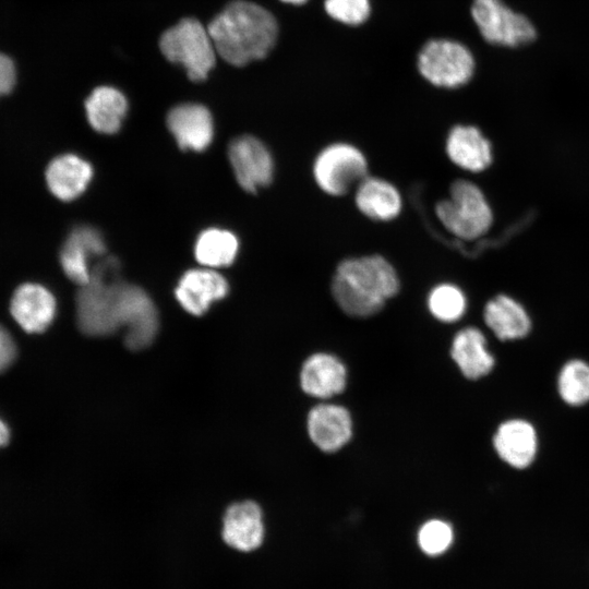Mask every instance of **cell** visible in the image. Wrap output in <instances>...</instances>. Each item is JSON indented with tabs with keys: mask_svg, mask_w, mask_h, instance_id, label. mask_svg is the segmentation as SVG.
<instances>
[{
	"mask_svg": "<svg viewBox=\"0 0 589 589\" xmlns=\"http://www.w3.org/2000/svg\"><path fill=\"white\" fill-rule=\"evenodd\" d=\"M206 27L217 56L238 68L267 57L278 37L274 14L248 0L229 2Z\"/></svg>",
	"mask_w": 589,
	"mask_h": 589,
	"instance_id": "cell-1",
	"label": "cell"
},
{
	"mask_svg": "<svg viewBox=\"0 0 589 589\" xmlns=\"http://www.w3.org/2000/svg\"><path fill=\"white\" fill-rule=\"evenodd\" d=\"M399 277L388 260L378 254L341 261L330 290L338 306L353 317L376 314L399 290Z\"/></svg>",
	"mask_w": 589,
	"mask_h": 589,
	"instance_id": "cell-2",
	"label": "cell"
},
{
	"mask_svg": "<svg viewBox=\"0 0 589 589\" xmlns=\"http://www.w3.org/2000/svg\"><path fill=\"white\" fill-rule=\"evenodd\" d=\"M124 283L119 262L111 256L100 257L92 267L88 283L76 293V321L88 336H108L120 329L119 309Z\"/></svg>",
	"mask_w": 589,
	"mask_h": 589,
	"instance_id": "cell-3",
	"label": "cell"
},
{
	"mask_svg": "<svg viewBox=\"0 0 589 589\" xmlns=\"http://www.w3.org/2000/svg\"><path fill=\"white\" fill-rule=\"evenodd\" d=\"M164 57L181 65L193 82H203L216 64V49L207 27L195 17H183L167 28L158 43Z\"/></svg>",
	"mask_w": 589,
	"mask_h": 589,
	"instance_id": "cell-4",
	"label": "cell"
},
{
	"mask_svg": "<svg viewBox=\"0 0 589 589\" xmlns=\"http://www.w3.org/2000/svg\"><path fill=\"white\" fill-rule=\"evenodd\" d=\"M435 214L450 235L464 241L480 238L493 221L492 209L483 192L465 179L450 184L448 197L436 204Z\"/></svg>",
	"mask_w": 589,
	"mask_h": 589,
	"instance_id": "cell-5",
	"label": "cell"
},
{
	"mask_svg": "<svg viewBox=\"0 0 589 589\" xmlns=\"http://www.w3.org/2000/svg\"><path fill=\"white\" fill-rule=\"evenodd\" d=\"M417 68L430 84L450 89L471 80L476 63L471 51L460 41L433 38L419 50Z\"/></svg>",
	"mask_w": 589,
	"mask_h": 589,
	"instance_id": "cell-6",
	"label": "cell"
},
{
	"mask_svg": "<svg viewBox=\"0 0 589 589\" xmlns=\"http://www.w3.org/2000/svg\"><path fill=\"white\" fill-rule=\"evenodd\" d=\"M316 185L326 194L342 196L356 189L368 175V160L354 145L337 142L316 155L313 167Z\"/></svg>",
	"mask_w": 589,
	"mask_h": 589,
	"instance_id": "cell-7",
	"label": "cell"
},
{
	"mask_svg": "<svg viewBox=\"0 0 589 589\" xmlns=\"http://www.w3.org/2000/svg\"><path fill=\"white\" fill-rule=\"evenodd\" d=\"M470 12L481 36L490 44L517 47L536 37L532 24L502 0H473Z\"/></svg>",
	"mask_w": 589,
	"mask_h": 589,
	"instance_id": "cell-8",
	"label": "cell"
},
{
	"mask_svg": "<svg viewBox=\"0 0 589 589\" xmlns=\"http://www.w3.org/2000/svg\"><path fill=\"white\" fill-rule=\"evenodd\" d=\"M120 329L123 340L131 350L148 347L159 326L157 310L149 296L140 287L125 284L121 292L119 310Z\"/></svg>",
	"mask_w": 589,
	"mask_h": 589,
	"instance_id": "cell-9",
	"label": "cell"
},
{
	"mask_svg": "<svg viewBox=\"0 0 589 589\" xmlns=\"http://www.w3.org/2000/svg\"><path fill=\"white\" fill-rule=\"evenodd\" d=\"M228 157L238 183L247 192H256L272 182L273 156L259 139L251 135L235 139L229 145Z\"/></svg>",
	"mask_w": 589,
	"mask_h": 589,
	"instance_id": "cell-10",
	"label": "cell"
},
{
	"mask_svg": "<svg viewBox=\"0 0 589 589\" xmlns=\"http://www.w3.org/2000/svg\"><path fill=\"white\" fill-rule=\"evenodd\" d=\"M265 536L263 513L253 501L231 504L223 517L221 539L230 549L250 553L257 550Z\"/></svg>",
	"mask_w": 589,
	"mask_h": 589,
	"instance_id": "cell-11",
	"label": "cell"
},
{
	"mask_svg": "<svg viewBox=\"0 0 589 589\" xmlns=\"http://www.w3.org/2000/svg\"><path fill=\"white\" fill-rule=\"evenodd\" d=\"M105 251V241L97 229L77 226L70 232L61 249L60 264L69 279L83 286L91 278L92 260L103 257Z\"/></svg>",
	"mask_w": 589,
	"mask_h": 589,
	"instance_id": "cell-12",
	"label": "cell"
},
{
	"mask_svg": "<svg viewBox=\"0 0 589 589\" xmlns=\"http://www.w3.org/2000/svg\"><path fill=\"white\" fill-rule=\"evenodd\" d=\"M167 127L182 149L201 152L207 148L214 135L211 111L201 104H180L167 115Z\"/></svg>",
	"mask_w": 589,
	"mask_h": 589,
	"instance_id": "cell-13",
	"label": "cell"
},
{
	"mask_svg": "<svg viewBox=\"0 0 589 589\" xmlns=\"http://www.w3.org/2000/svg\"><path fill=\"white\" fill-rule=\"evenodd\" d=\"M10 312L27 333H41L53 321L57 302L53 294L39 284L26 283L14 291Z\"/></svg>",
	"mask_w": 589,
	"mask_h": 589,
	"instance_id": "cell-14",
	"label": "cell"
},
{
	"mask_svg": "<svg viewBox=\"0 0 589 589\" xmlns=\"http://www.w3.org/2000/svg\"><path fill=\"white\" fill-rule=\"evenodd\" d=\"M228 289L227 280L219 273L211 268L191 269L180 278L175 296L187 312L202 315L213 302L223 299Z\"/></svg>",
	"mask_w": 589,
	"mask_h": 589,
	"instance_id": "cell-15",
	"label": "cell"
},
{
	"mask_svg": "<svg viewBox=\"0 0 589 589\" xmlns=\"http://www.w3.org/2000/svg\"><path fill=\"white\" fill-rule=\"evenodd\" d=\"M308 432L321 450L336 452L347 444L352 435L350 413L338 405L320 404L309 412Z\"/></svg>",
	"mask_w": 589,
	"mask_h": 589,
	"instance_id": "cell-16",
	"label": "cell"
},
{
	"mask_svg": "<svg viewBox=\"0 0 589 589\" xmlns=\"http://www.w3.org/2000/svg\"><path fill=\"white\" fill-rule=\"evenodd\" d=\"M445 151L454 165L470 172L485 170L493 159L490 141L473 125L457 124L452 128Z\"/></svg>",
	"mask_w": 589,
	"mask_h": 589,
	"instance_id": "cell-17",
	"label": "cell"
},
{
	"mask_svg": "<svg viewBox=\"0 0 589 589\" xmlns=\"http://www.w3.org/2000/svg\"><path fill=\"white\" fill-rule=\"evenodd\" d=\"M493 444L502 460L516 469H525L537 455V432L530 422L510 419L500 424Z\"/></svg>",
	"mask_w": 589,
	"mask_h": 589,
	"instance_id": "cell-18",
	"label": "cell"
},
{
	"mask_svg": "<svg viewBox=\"0 0 589 589\" xmlns=\"http://www.w3.org/2000/svg\"><path fill=\"white\" fill-rule=\"evenodd\" d=\"M346 366L335 356L314 353L303 363L300 374L301 387L308 395L329 398L346 387Z\"/></svg>",
	"mask_w": 589,
	"mask_h": 589,
	"instance_id": "cell-19",
	"label": "cell"
},
{
	"mask_svg": "<svg viewBox=\"0 0 589 589\" xmlns=\"http://www.w3.org/2000/svg\"><path fill=\"white\" fill-rule=\"evenodd\" d=\"M354 203L359 212L376 221H389L398 217L402 199L389 181L366 176L354 189Z\"/></svg>",
	"mask_w": 589,
	"mask_h": 589,
	"instance_id": "cell-20",
	"label": "cell"
},
{
	"mask_svg": "<svg viewBox=\"0 0 589 589\" xmlns=\"http://www.w3.org/2000/svg\"><path fill=\"white\" fill-rule=\"evenodd\" d=\"M93 177L89 163L74 154H64L50 161L46 181L50 192L61 201H72L87 188Z\"/></svg>",
	"mask_w": 589,
	"mask_h": 589,
	"instance_id": "cell-21",
	"label": "cell"
},
{
	"mask_svg": "<svg viewBox=\"0 0 589 589\" xmlns=\"http://www.w3.org/2000/svg\"><path fill=\"white\" fill-rule=\"evenodd\" d=\"M450 354L469 380L489 374L494 366V357L488 351L486 339L476 327L462 328L455 335Z\"/></svg>",
	"mask_w": 589,
	"mask_h": 589,
	"instance_id": "cell-22",
	"label": "cell"
},
{
	"mask_svg": "<svg viewBox=\"0 0 589 589\" xmlns=\"http://www.w3.org/2000/svg\"><path fill=\"white\" fill-rule=\"evenodd\" d=\"M86 118L91 127L104 134H113L121 128L128 111L125 96L116 87L98 86L85 100Z\"/></svg>",
	"mask_w": 589,
	"mask_h": 589,
	"instance_id": "cell-23",
	"label": "cell"
},
{
	"mask_svg": "<svg viewBox=\"0 0 589 589\" xmlns=\"http://www.w3.org/2000/svg\"><path fill=\"white\" fill-rule=\"evenodd\" d=\"M483 318L501 340L522 338L531 328V321L524 306L505 294H498L485 304Z\"/></svg>",
	"mask_w": 589,
	"mask_h": 589,
	"instance_id": "cell-24",
	"label": "cell"
},
{
	"mask_svg": "<svg viewBox=\"0 0 589 589\" xmlns=\"http://www.w3.org/2000/svg\"><path fill=\"white\" fill-rule=\"evenodd\" d=\"M238 239L228 230L209 228L195 242V259L204 266L217 268L230 265L238 253Z\"/></svg>",
	"mask_w": 589,
	"mask_h": 589,
	"instance_id": "cell-25",
	"label": "cell"
},
{
	"mask_svg": "<svg viewBox=\"0 0 589 589\" xmlns=\"http://www.w3.org/2000/svg\"><path fill=\"white\" fill-rule=\"evenodd\" d=\"M561 398L570 406L589 401V364L582 360H570L563 365L557 377Z\"/></svg>",
	"mask_w": 589,
	"mask_h": 589,
	"instance_id": "cell-26",
	"label": "cell"
},
{
	"mask_svg": "<svg viewBox=\"0 0 589 589\" xmlns=\"http://www.w3.org/2000/svg\"><path fill=\"white\" fill-rule=\"evenodd\" d=\"M428 308L438 321L453 323L465 314L467 299L458 286L442 283L431 289L428 296Z\"/></svg>",
	"mask_w": 589,
	"mask_h": 589,
	"instance_id": "cell-27",
	"label": "cell"
},
{
	"mask_svg": "<svg viewBox=\"0 0 589 589\" xmlns=\"http://www.w3.org/2000/svg\"><path fill=\"white\" fill-rule=\"evenodd\" d=\"M453 537L450 525L443 520L432 519L421 526L418 543L426 555L436 556L450 546Z\"/></svg>",
	"mask_w": 589,
	"mask_h": 589,
	"instance_id": "cell-28",
	"label": "cell"
},
{
	"mask_svg": "<svg viewBox=\"0 0 589 589\" xmlns=\"http://www.w3.org/2000/svg\"><path fill=\"white\" fill-rule=\"evenodd\" d=\"M326 14L348 26L363 24L371 14L370 0H324Z\"/></svg>",
	"mask_w": 589,
	"mask_h": 589,
	"instance_id": "cell-29",
	"label": "cell"
},
{
	"mask_svg": "<svg viewBox=\"0 0 589 589\" xmlns=\"http://www.w3.org/2000/svg\"><path fill=\"white\" fill-rule=\"evenodd\" d=\"M16 83V68L13 60L0 52V97L12 92Z\"/></svg>",
	"mask_w": 589,
	"mask_h": 589,
	"instance_id": "cell-30",
	"label": "cell"
},
{
	"mask_svg": "<svg viewBox=\"0 0 589 589\" xmlns=\"http://www.w3.org/2000/svg\"><path fill=\"white\" fill-rule=\"evenodd\" d=\"M15 344L9 332L0 325V372L11 365L15 358Z\"/></svg>",
	"mask_w": 589,
	"mask_h": 589,
	"instance_id": "cell-31",
	"label": "cell"
},
{
	"mask_svg": "<svg viewBox=\"0 0 589 589\" xmlns=\"http://www.w3.org/2000/svg\"><path fill=\"white\" fill-rule=\"evenodd\" d=\"M10 438V431L7 424L0 420V447L4 446Z\"/></svg>",
	"mask_w": 589,
	"mask_h": 589,
	"instance_id": "cell-32",
	"label": "cell"
},
{
	"mask_svg": "<svg viewBox=\"0 0 589 589\" xmlns=\"http://www.w3.org/2000/svg\"><path fill=\"white\" fill-rule=\"evenodd\" d=\"M284 3H288V4H293V5H301L305 2H308L309 0H279Z\"/></svg>",
	"mask_w": 589,
	"mask_h": 589,
	"instance_id": "cell-33",
	"label": "cell"
}]
</instances>
